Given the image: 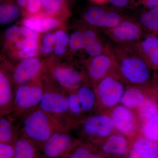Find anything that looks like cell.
<instances>
[{"mask_svg": "<svg viewBox=\"0 0 158 158\" xmlns=\"http://www.w3.org/2000/svg\"><path fill=\"white\" fill-rule=\"evenodd\" d=\"M53 50L56 55L57 56H62L65 53L66 48L65 47L55 44V46L54 47Z\"/></svg>", "mask_w": 158, "mask_h": 158, "instance_id": "43", "label": "cell"}, {"mask_svg": "<svg viewBox=\"0 0 158 158\" xmlns=\"http://www.w3.org/2000/svg\"><path fill=\"white\" fill-rule=\"evenodd\" d=\"M21 36L25 39H34L38 40L39 39V33L32 31L24 26L20 27Z\"/></svg>", "mask_w": 158, "mask_h": 158, "instance_id": "37", "label": "cell"}, {"mask_svg": "<svg viewBox=\"0 0 158 158\" xmlns=\"http://www.w3.org/2000/svg\"><path fill=\"white\" fill-rule=\"evenodd\" d=\"M69 46L72 52H75L85 48V40L83 31H76L69 37Z\"/></svg>", "mask_w": 158, "mask_h": 158, "instance_id": "31", "label": "cell"}, {"mask_svg": "<svg viewBox=\"0 0 158 158\" xmlns=\"http://www.w3.org/2000/svg\"><path fill=\"white\" fill-rule=\"evenodd\" d=\"M152 88L129 85L127 86L119 104L136 111L150 94Z\"/></svg>", "mask_w": 158, "mask_h": 158, "instance_id": "17", "label": "cell"}, {"mask_svg": "<svg viewBox=\"0 0 158 158\" xmlns=\"http://www.w3.org/2000/svg\"><path fill=\"white\" fill-rule=\"evenodd\" d=\"M66 90L68 99L69 123L70 129L72 130L86 116L82 110L74 90Z\"/></svg>", "mask_w": 158, "mask_h": 158, "instance_id": "21", "label": "cell"}, {"mask_svg": "<svg viewBox=\"0 0 158 158\" xmlns=\"http://www.w3.org/2000/svg\"><path fill=\"white\" fill-rule=\"evenodd\" d=\"M42 42L43 44L53 45L55 44L54 34L49 33L46 34L43 38Z\"/></svg>", "mask_w": 158, "mask_h": 158, "instance_id": "41", "label": "cell"}, {"mask_svg": "<svg viewBox=\"0 0 158 158\" xmlns=\"http://www.w3.org/2000/svg\"><path fill=\"white\" fill-rule=\"evenodd\" d=\"M121 16L116 12H107L104 29L106 31L113 28L118 25L122 21Z\"/></svg>", "mask_w": 158, "mask_h": 158, "instance_id": "34", "label": "cell"}, {"mask_svg": "<svg viewBox=\"0 0 158 158\" xmlns=\"http://www.w3.org/2000/svg\"><path fill=\"white\" fill-rule=\"evenodd\" d=\"M140 134L158 143V113L141 125Z\"/></svg>", "mask_w": 158, "mask_h": 158, "instance_id": "27", "label": "cell"}, {"mask_svg": "<svg viewBox=\"0 0 158 158\" xmlns=\"http://www.w3.org/2000/svg\"><path fill=\"white\" fill-rule=\"evenodd\" d=\"M53 48V45L43 44L41 48V52L45 55H49L52 52Z\"/></svg>", "mask_w": 158, "mask_h": 158, "instance_id": "45", "label": "cell"}, {"mask_svg": "<svg viewBox=\"0 0 158 158\" xmlns=\"http://www.w3.org/2000/svg\"><path fill=\"white\" fill-rule=\"evenodd\" d=\"M116 62L117 72L125 83L131 86L152 88L156 86L153 70L136 52L131 45L110 46Z\"/></svg>", "mask_w": 158, "mask_h": 158, "instance_id": "1", "label": "cell"}, {"mask_svg": "<svg viewBox=\"0 0 158 158\" xmlns=\"http://www.w3.org/2000/svg\"><path fill=\"white\" fill-rule=\"evenodd\" d=\"M42 75L32 81L15 87L12 111L15 117H19L39 106L44 90Z\"/></svg>", "mask_w": 158, "mask_h": 158, "instance_id": "5", "label": "cell"}, {"mask_svg": "<svg viewBox=\"0 0 158 158\" xmlns=\"http://www.w3.org/2000/svg\"><path fill=\"white\" fill-rule=\"evenodd\" d=\"M49 70V75L51 77L65 90H75L82 85L90 84L85 74L73 66L55 65Z\"/></svg>", "mask_w": 158, "mask_h": 158, "instance_id": "10", "label": "cell"}, {"mask_svg": "<svg viewBox=\"0 0 158 158\" xmlns=\"http://www.w3.org/2000/svg\"><path fill=\"white\" fill-rule=\"evenodd\" d=\"M72 130L79 139L94 145L116 131L109 113L98 112L86 116Z\"/></svg>", "mask_w": 158, "mask_h": 158, "instance_id": "4", "label": "cell"}, {"mask_svg": "<svg viewBox=\"0 0 158 158\" xmlns=\"http://www.w3.org/2000/svg\"><path fill=\"white\" fill-rule=\"evenodd\" d=\"M29 0H16V4L18 7L25 8Z\"/></svg>", "mask_w": 158, "mask_h": 158, "instance_id": "46", "label": "cell"}, {"mask_svg": "<svg viewBox=\"0 0 158 158\" xmlns=\"http://www.w3.org/2000/svg\"><path fill=\"white\" fill-rule=\"evenodd\" d=\"M20 11L17 5L11 1L0 4V25L14 22L19 17Z\"/></svg>", "mask_w": 158, "mask_h": 158, "instance_id": "25", "label": "cell"}, {"mask_svg": "<svg viewBox=\"0 0 158 158\" xmlns=\"http://www.w3.org/2000/svg\"><path fill=\"white\" fill-rule=\"evenodd\" d=\"M116 71V62L109 46L106 52L91 57L86 65L85 73L90 84L94 86L108 75Z\"/></svg>", "mask_w": 158, "mask_h": 158, "instance_id": "9", "label": "cell"}, {"mask_svg": "<svg viewBox=\"0 0 158 158\" xmlns=\"http://www.w3.org/2000/svg\"><path fill=\"white\" fill-rule=\"evenodd\" d=\"M113 120L116 131L131 141L140 134L141 123L135 110L118 104L108 113Z\"/></svg>", "mask_w": 158, "mask_h": 158, "instance_id": "8", "label": "cell"}, {"mask_svg": "<svg viewBox=\"0 0 158 158\" xmlns=\"http://www.w3.org/2000/svg\"><path fill=\"white\" fill-rule=\"evenodd\" d=\"M20 37V27L15 25L9 26L4 32L6 41L10 44L15 43Z\"/></svg>", "mask_w": 158, "mask_h": 158, "instance_id": "33", "label": "cell"}, {"mask_svg": "<svg viewBox=\"0 0 158 158\" xmlns=\"http://www.w3.org/2000/svg\"><path fill=\"white\" fill-rule=\"evenodd\" d=\"M3 63L0 61V117L12 113L14 104L15 89L11 71Z\"/></svg>", "mask_w": 158, "mask_h": 158, "instance_id": "13", "label": "cell"}, {"mask_svg": "<svg viewBox=\"0 0 158 158\" xmlns=\"http://www.w3.org/2000/svg\"><path fill=\"white\" fill-rule=\"evenodd\" d=\"M106 13L99 7H92L86 12L85 19L92 27L104 29Z\"/></svg>", "mask_w": 158, "mask_h": 158, "instance_id": "28", "label": "cell"}, {"mask_svg": "<svg viewBox=\"0 0 158 158\" xmlns=\"http://www.w3.org/2000/svg\"><path fill=\"white\" fill-rule=\"evenodd\" d=\"M65 158H109L95 145L80 140Z\"/></svg>", "mask_w": 158, "mask_h": 158, "instance_id": "22", "label": "cell"}, {"mask_svg": "<svg viewBox=\"0 0 158 158\" xmlns=\"http://www.w3.org/2000/svg\"><path fill=\"white\" fill-rule=\"evenodd\" d=\"M42 63L37 58L23 59L11 71V76L15 86L32 81L42 75Z\"/></svg>", "mask_w": 158, "mask_h": 158, "instance_id": "14", "label": "cell"}, {"mask_svg": "<svg viewBox=\"0 0 158 158\" xmlns=\"http://www.w3.org/2000/svg\"><path fill=\"white\" fill-rule=\"evenodd\" d=\"M109 37L117 44H129L138 42L146 36L138 22L123 20L115 27L106 31Z\"/></svg>", "mask_w": 158, "mask_h": 158, "instance_id": "11", "label": "cell"}, {"mask_svg": "<svg viewBox=\"0 0 158 158\" xmlns=\"http://www.w3.org/2000/svg\"><path fill=\"white\" fill-rule=\"evenodd\" d=\"M129 0H110L114 6L118 7H125L127 5Z\"/></svg>", "mask_w": 158, "mask_h": 158, "instance_id": "44", "label": "cell"}, {"mask_svg": "<svg viewBox=\"0 0 158 158\" xmlns=\"http://www.w3.org/2000/svg\"><path fill=\"white\" fill-rule=\"evenodd\" d=\"M132 151L140 158H158V143L139 134L132 141Z\"/></svg>", "mask_w": 158, "mask_h": 158, "instance_id": "19", "label": "cell"}, {"mask_svg": "<svg viewBox=\"0 0 158 158\" xmlns=\"http://www.w3.org/2000/svg\"><path fill=\"white\" fill-rule=\"evenodd\" d=\"M83 33L85 37V46L100 38L97 32L92 29H87L83 31Z\"/></svg>", "mask_w": 158, "mask_h": 158, "instance_id": "38", "label": "cell"}, {"mask_svg": "<svg viewBox=\"0 0 158 158\" xmlns=\"http://www.w3.org/2000/svg\"><path fill=\"white\" fill-rule=\"evenodd\" d=\"M141 2L148 9L158 8V0H141Z\"/></svg>", "mask_w": 158, "mask_h": 158, "instance_id": "42", "label": "cell"}, {"mask_svg": "<svg viewBox=\"0 0 158 158\" xmlns=\"http://www.w3.org/2000/svg\"><path fill=\"white\" fill-rule=\"evenodd\" d=\"M8 156L14 158V149L13 144L0 142V156Z\"/></svg>", "mask_w": 158, "mask_h": 158, "instance_id": "39", "label": "cell"}, {"mask_svg": "<svg viewBox=\"0 0 158 158\" xmlns=\"http://www.w3.org/2000/svg\"><path fill=\"white\" fill-rule=\"evenodd\" d=\"M141 126L158 113V101L155 95V89L146 97L139 108L136 110Z\"/></svg>", "mask_w": 158, "mask_h": 158, "instance_id": "23", "label": "cell"}, {"mask_svg": "<svg viewBox=\"0 0 158 158\" xmlns=\"http://www.w3.org/2000/svg\"><path fill=\"white\" fill-rule=\"evenodd\" d=\"M44 90L38 107L60 128L71 129L69 123L66 90L49 76L43 77Z\"/></svg>", "mask_w": 158, "mask_h": 158, "instance_id": "2", "label": "cell"}, {"mask_svg": "<svg viewBox=\"0 0 158 158\" xmlns=\"http://www.w3.org/2000/svg\"><path fill=\"white\" fill-rule=\"evenodd\" d=\"M80 140L74 137L71 130L58 129L41 147V158H65Z\"/></svg>", "mask_w": 158, "mask_h": 158, "instance_id": "7", "label": "cell"}, {"mask_svg": "<svg viewBox=\"0 0 158 158\" xmlns=\"http://www.w3.org/2000/svg\"><path fill=\"white\" fill-rule=\"evenodd\" d=\"M74 91L85 116L98 112L97 97L93 85L90 84L82 85Z\"/></svg>", "mask_w": 158, "mask_h": 158, "instance_id": "16", "label": "cell"}, {"mask_svg": "<svg viewBox=\"0 0 158 158\" xmlns=\"http://www.w3.org/2000/svg\"><path fill=\"white\" fill-rule=\"evenodd\" d=\"M55 44L65 47L69 45V36L65 31L63 30L57 31L54 34Z\"/></svg>", "mask_w": 158, "mask_h": 158, "instance_id": "36", "label": "cell"}, {"mask_svg": "<svg viewBox=\"0 0 158 158\" xmlns=\"http://www.w3.org/2000/svg\"><path fill=\"white\" fill-rule=\"evenodd\" d=\"M25 9L31 16L37 15L43 9L42 3L40 0H29Z\"/></svg>", "mask_w": 158, "mask_h": 158, "instance_id": "35", "label": "cell"}, {"mask_svg": "<svg viewBox=\"0 0 158 158\" xmlns=\"http://www.w3.org/2000/svg\"><path fill=\"white\" fill-rule=\"evenodd\" d=\"M2 0H0V3H1V2H2Z\"/></svg>", "mask_w": 158, "mask_h": 158, "instance_id": "49", "label": "cell"}, {"mask_svg": "<svg viewBox=\"0 0 158 158\" xmlns=\"http://www.w3.org/2000/svg\"><path fill=\"white\" fill-rule=\"evenodd\" d=\"M43 9L48 15H56L61 14L65 9L64 0H40Z\"/></svg>", "mask_w": 158, "mask_h": 158, "instance_id": "29", "label": "cell"}, {"mask_svg": "<svg viewBox=\"0 0 158 158\" xmlns=\"http://www.w3.org/2000/svg\"><path fill=\"white\" fill-rule=\"evenodd\" d=\"M21 119V135L41 147L53 133L60 128L39 107L31 109L19 117Z\"/></svg>", "mask_w": 158, "mask_h": 158, "instance_id": "3", "label": "cell"}, {"mask_svg": "<svg viewBox=\"0 0 158 158\" xmlns=\"http://www.w3.org/2000/svg\"><path fill=\"white\" fill-rule=\"evenodd\" d=\"M19 135L10 118L0 117V142L13 144Z\"/></svg>", "mask_w": 158, "mask_h": 158, "instance_id": "26", "label": "cell"}, {"mask_svg": "<svg viewBox=\"0 0 158 158\" xmlns=\"http://www.w3.org/2000/svg\"><path fill=\"white\" fill-rule=\"evenodd\" d=\"M94 2H96L98 3H102L105 2L106 1H107V0H93Z\"/></svg>", "mask_w": 158, "mask_h": 158, "instance_id": "48", "label": "cell"}, {"mask_svg": "<svg viewBox=\"0 0 158 158\" xmlns=\"http://www.w3.org/2000/svg\"><path fill=\"white\" fill-rule=\"evenodd\" d=\"M131 145L129 138L116 131L95 146L109 158H125Z\"/></svg>", "mask_w": 158, "mask_h": 158, "instance_id": "12", "label": "cell"}, {"mask_svg": "<svg viewBox=\"0 0 158 158\" xmlns=\"http://www.w3.org/2000/svg\"><path fill=\"white\" fill-rule=\"evenodd\" d=\"M60 22L52 15H33L23 20V25L38 33L46 32L59 27Z\"/></svg>", "mask_w": 158, "mask_h": 158, "instance_id": "18", "label": "cell"}, {"mask_svg": "<svg viewBox=\"0 0 158 158\" xmlns=\"http://www.w3.org/2000/svg\"><path fill=\"white\" fill-rule=\"evenodd\" d=\"M138 22L148 35H158V8L149 9L143 12L140 15Z\"/></svg>", "mask_w": 158, "mask_h": 158, "instance_id": "24", "label": "cell"}, {"mask_svg": "<svg viewBox=\"0 0 158 158\" xmlns=\"http://www.w3.org/2000/svg\"><path fill=\"white\" fill-rule=\"evenodd\" d=\"M109 46L105 44L100 38L85 46L84 49L91 58L106 52L108 51Z\"/></svg>", "mask_w": 158, "mask_h": 158, "instance_id": "30", "label": "cell"}, {"mask_svg": "<svg viewBox=\"0 0 158 158\" xmlns=\"http://www.w3.org/2000/svg\"><path fill=\"white\" fill-rule=\"evenodd\" d=\"M13 146L14 158H41L40 148L20 134L13 143Z\"/></svg>", "mask_w": 158, "mask_h": 158, "instance_id": "20", "label": "cell"}, {"mask_svg": "<svg viewBox=\"0 0 158 158\" xmlns=\"http://www.w3.org/2000/svg\"><path fill=\"white\" fill-rule=\"evenodd\" d=\"M125 158H140L138 157V156L136 155L135 154V153L133 152L131 150V151L129 153L128 155Z\"/></svg>", "mask_w": 158, "mask_h": 158, "instance_id": "47", "label": "cell"}, {"mask_svg": "<svg viewBox=\"0 0 158 158\" xmlns=\"http://www.w3.org/2000/svg\"><path fill=\"white\" fill-rule=\"evenodd\" d=\"M16 52V55L19 58L25 59L36 56L38 54V49L28 51H17Z\"/></svg>", "mask_w": 158, "mask_h": 158, "instance_id": "40", "label": "cell"}, {"mask_svg": "<svg viewBox=\"0 0 158 158\" xmlns=\"http://www.w3.org/2000/svg\"><path fill=\"white\" fill-rule=\"evenodd\" d=\"M17 51H33L38 49V40L34 39H19L14 44Z\"/></svg>", "mask_w": 158, "mask_h": 158, "instance_id": "32", "label": "cell"}, {"mask_svg": "<svg viewBox=\"0 0 158 158\" xmlns=\"http://www.w3.org/2000/svg\"><path fill=\"white\" fill-rule=\"evenodd\" d=\"M117 71L108 75L94 86L99 110L109 111L119 104L127 87Z\"/></svg>", "mask_w": 158, "mask_h": 158, "instance_id": "6", "label": "cell"}, {"mask_svg": "<svg viewBox=\"0 0 158 158\" xmlns=\"http://www.w3.org/2000/svg\"><path fill=\"white\" fill-rule=\"evenodd\" d=\"M131 45L154 71L158 70V35L148 34Z\"/></svg>", "mask_w": 158, "mask_h": 158, "instance_id": "15", "label": "cell"}]
</instances>
